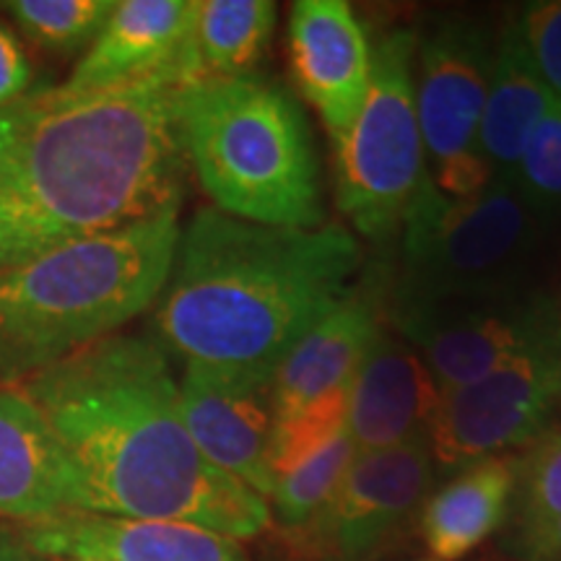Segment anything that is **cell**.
Here are the masks:
<instances>
[{"mask_svg":"<svg viewBox=\"0 0 561 561\" xmlns=\"http://www.w3.org/2000/svg\"><path fill=\"white\" fill-rule=\"evenodd\" d=\"M19 388L70 462L73 512L187 523L234 541L271 525L268 502L193 442L157 339L107 335Z\"/></svg>","mask_w":561,"mask_h":561,"instance_id":"1","label":"cell"},{"mask_svg":"<svg viewBox=\"0 0 561 561\" xmlns=\"http://www.w3.org/2000/svg\"><path fill=\"white\" fill-rule=\"evenodd\" d=\"M185 87L159 76L102 94L42 91L0 164V271L180 206Z\"/></svg>","mask_w":561,"mask_h":561,"instance_id":"2","label":"cell"},{"mask_svg":"<svg viewBox=\"0 0 561 561\" xmlns=\"http://www.w3.org/2000/svg\"><path fill=\"white\" fill-rule=\"evenodd\" d=\"M359 265V244L341 224L263 227L201 208L180 229L157 299V343L185 364L273 377L351 291Z\"/></svg>","mask_w":561,"mask_h":561,"instance_id":"3","label":"cell"},{"mask_svg":"<svg viewBox=\"0 0 561 561\" xmlns=\"http://www.w3.org/2000/svg\"><path fill=\"white\" fill-rule=\"evenodd\" d=\"M180 206L0 271V385H21L146 312L170 278Z\"/></svg>","mask_w":561,"mask_h":561,"instance_id":"4","label":"cell"},{"mask_svg":"<svg viewBox=\"0 0 561 561\" xmlns=\"http://www.w3.org/2000/svg\"><path fill=\"white\" fill-rule=\"evenodd\" d=\"M180 130L214 208L263 227H322L312 130L284 87L255 76L187 83Z\"/></svg>","mask_w":561,"mask_h":561,"instance_id":"5","label":"cell"},{"mask_svg":"<svg viewBox=\"0 0 561 561\" xmlns=\"http://www.w3.org/2000/svg\"><path fill=\"white\" fill-rule=\"evenodd\" d=\"M538 221L510 182L447 198L426 180L403 219V276L392 301L517 294Z\"/></svg>","mask_w":561,"mask_h":561,"instance_id":"6","label":"cell"},{"mask_svg":"<svg viewBox=\"0 0 561 561\" xmlns=\"http://www.w3.org/2000/svg\"><path fill=\"white\" fill-rule=\"evenodd\" d=\"M416 47L411 30L385 34L371 50L367 100L333 144L339 206L369 240H385L401 227L430 180L413 87Z\"/></svg>","mask_w":561,"mask_h":561,"instance_id":"7","label":"cell"},{"mask_svg":"<svg viewBox=\"0 0 561 561\" xmlns=\"http://www.w3.org/2000/svg\"><path fill=\"white\" fill-rule=\"evenodd\" d=\"M398 335L409 341L442 396L489 377L517 356L561 339L551 301L517 294L439 301H392Z\"/></svg>","mask_w":561,"mask_h":561,"instance_id":"8","label":"cell"},{"mask_svg":"<svg viewBox=\"0 0 561 561\" xmlns=\"http://www.w3.org/2000/svg\"><path fill=\"white\" fill-rule=\"evenodd\" d=\"M491 58L486 32L466 19L445 21L421 42L419 128L432 159V185L447 198H466L494 180L479 149Z\"/></svg>","mask_w":561,"mask_h":561,"instance_id":"9","label":"cell"},{"mask_svg":"<svg viewBox=\"0 0 561 561\" xmlns=\"http://www.w3.org/2000/svg\"><path fill=\"white\" fill-rule=\"evenodd\" d=\"M561 403V339L517 356L483 380L442 396L430 430L445 471L533 445Z\"/></svg>","mask_w":561,"mask_h":561,"instance_id":"10","label":"cell"},{"mask_svg":"<svg viewBox=\"0 0 561 561\" xmlns=\"http://www.w3.org/2000/svg\"><path fill=\"white\" fill-rule=\"evenodd\" d=\"M432 486L430 439L356 453L328 507L297 533L318 551L359 561L409 520Z\"/></svg>","mask_w":561,"mask_h":561,"instance_id":"11","label":"cell"},{"mask_svg":"<svg viewBox=\"0 0 561 561\" xmlns=\"http://www.w3.org/2000/svg\"><path fill=\"white\" fill-rule=\"evenodd\" d=\"M180 405L198 450L268 502L271 442L276 426L273 377L185 364Z\"/></svg>","mask_w":561,"mask_h":561,"instance_id":"12","label":"cell"},{"mask_svg":"<svg viewBox=\"0 0 561 561\" xmlns=\"http://www.w3.org/2000/svg\"><path fill=\"white\" fill-rule=\"evenodd\" d=\"M289 66L307 102L335 144L346 136L371 76V47L346 0H299L291 5Z\"/></svg>","mask_w":561,"mask_h":561,"instance_id":"13","label":"cell"},{"mask_svg":"<svg viewBox=\"0 0 561 561\" xmlns=\"http://www.w3.org/2000/svg\"><path fill=\"white\" fill-rule=\"evenodd\" d=\"M195 16V0H123L107 24L76 62L60 96L115 91L159 76L187 79L185 47Z\"/></svg>","mask_w":561,"mask_h":561,"instance_id":"14","label":"cell"},{"mask_svg":"<svg viewBox=\"0 0 561 561\" xmlns=\"http://www.w3.org/2000/svg\"><path fill=\"white\" fill-rule=\"evenodd\" d=\"M19 538L50 561H250L240 541L198 525L91 512L26 525Z\"/></svg>","mask_w":561,"mask_h":561,"instance_id":"15","label":"cell"},{"mask_svg":"<svg viewBox=\"0 0 561 561\" xmlns=\"http://www.w3.org/2000/svg\"><path fill=\"white\" fill-rule=\"evenodd\" d=\"M442 392L416 348L401 335H375L348 385L346 432L356 453L430 439Z\"/></svg>","mask_w":561,"mask_h":561,"instance_id":"16","label":"cell"},{"mask_svg":"<svg viewBox=\"0 0 561 561\" xmlns=\"http://www.w3.org/2000/svg\"><path fill=\"white\" fill-rule=\"evenodd\" d=\"M73 512V473L19 385H0V517L21 528Z\"/></svg>","mask_w":561,"mask_h":561,"instance_id":"17","label":"cell"},{"mask_svg":"<svg viewBox=\"0 0 561 561\" xmlns=\"http://www.w3.org/2000/svg\"><path fill=\"white\" fill-rule=\"evenodd\" d=\"M377 333L380 320L375 301L351 289L278 364L273 375L276 419L348 388Z\"/></svg>","mask_w":561,"mask_h":561,"instance_id":"18","label":"cell"},{"mask_svg":"<svg viewBox=\"0 0 561 561\" xmlns=\"http://www.w3.org/2000/svg\"><path fill=\"white\" fill-rule=\"evenodd\" d=\"M551 104V91L533 68L515 24H510L491 58L486 104L479 125V149L491 178L512 185L525 144Z\"/></svg>","mask_w":561,"mask_h":561,"instance_id":"19","label":"cell"},{"mask_svg":"<svg viewBox=\"0 0 561 561\" xmlns=\"http://www.w3.org/2000/svg\"><path fill=\"white\" fill-rule=\"evenodd\" d=\"M515 500V460L486 458L460 468L426 502L421 533L437 561H458L494 536Z\"/></svg>","mask_w":561,"mask_h":561,"instance_id":"20","label":"cell"},{"mask_svg":"<svg viewBox=\"0 0 561 561\" xmlns=\"http://www.w3.org/2000/svg\"><path fill=\"white\" fill-rule=\"evenodd\" d=\"M276 30L271 0H195L185 70L203 79H244L261 66Z\"/></svg>","mask_w":561,"mask_h":561,"instance_id":"21","label":"cell"},{"mask_svg":"<svg viewBox=\"0 0 561 561\" xmlns=\"http://www.w3.org/2000/svg\"><path fill=\"white\" fill-rule=\"evenodd\" d=\"M354 458V442H351L348 432H343L310 460L273 481L268 500L273 502V512H276L280 528L301 533L307 525H312L314 517L333 500L335 489H339L343 473L348 471Z\"/></svg>","mask_w":561,"mask_h":561,"instance_id":"22","label":"cell"},{"mask_svg":"<svg viewBox=\"0 0 561 561\" xmlns=\"http://www.w3.org/2000/svg\"><path fill=\"white\" fill-rule=\"evenodd\" d=\"M3 9L34 45L70 55L89 50L115 11V0H11Z\"/></svg>","mask_w":561,"mask_h":561,"instance_id":"23","label":"cell"},{"mask_svg":"<svg viewBox=\"0 0 561 561\" xmlns=\"http://www.w3.org/2000/svg\"><path fill=\"white\" fill-rule=\"evenodd\" d=\"M346 416L348 388H343L328 392L297 413L276 419L271 442V479H280L331 445L339 434L346 432Z\"/></svg>","mask_w":561,"mask_h":561,"instance_id":"24","label":"cell"},{"mask_svg":"<svg viewBox=\"0 0 561 561\" xmlns=\"http://www.w3.org/2000/svg\"><path fill=\"white\" fill-rule=\"evenodd\" d=\"M538 219L561 214V104L553 102L525 144L512 180Z\"/></svg>","mask_w":561,"mask_h":561,"instance_id":"25","label":"cell"},{"mask_svg":"<svg viewBox=\"0 0 561 561\" xmlns=\"http://www.w3.org/2000/svg\"><path fill=\"white\" fill-rule=\"evenodd\" d=\"M517 515L561 517V432H546L515 460Z\"/></svg>","mask_w":561,"mask_h":561,"instance_id":"26","label":"cell"},{"mask_svg":"<svg viewBox=\"0 0 561 561\" xmlns=\"http://www.w3.org/2000/svg\"><path fill=\"white\" fill-rule=\"evenodd\" d=\"M515 30L553 102L561 104V0L528 3L517 16Z\"/></svg>","mask_w":561,"mask_h":561,"instance_id":"27","label":"cell"},{"mask_svg":"<svg viewBox=\"0 0 561 561\" xmlns=\"http://www.w3.org/2000/svg\"><path fill=\"white\" fill-rule=\"evenodd\" d=\"M507 551L520 561H561V517L517 515Z\"/></svg>","mask_w":561,"mask_h":561,"instance_id":"28","label":"cell"},{"mask_svg":"<svg viewBox=\"0 0 561 561\" xmlns=\"http://www.w3.org/2000/svg\"><path fill=\"white\" fill-rule=\"evenodd\" d=\"M32 62L16 34L0 24V110L13 107L30 96Z\"/></svg>","mask_w":561,"mask_h":561,"instance_id":"29","label":"cell"},{"mask_svg":"<svg viewBox=\"0 0 561 561\" xmlns=\"http://www.w3.org/2000/svg\"><path fill=\"white\" fill-rule=\"evenodd\" d=\"M39 112V94H30L24 102L0 110V164L9 157L24 130L30 128Z\"/></svg>","mask_w":561,"mask_h":561,"instance_id":"30","label":"cell"},{"mask_svg":"<svg viewBox=\"0 0 561 561\" xmlns=\"http://www.w3.org/2000/svg\"><path fill=\"white\" fill-rule=\"evenodd\" d=\"M0 561H50L32 551L21 538H0Z\"/></svg>","mask_w":561,"mask_h":561,"instance_id":"31","label":"cell"},{"mask_svg":"<svg viewBox=\"0 0 561 561\" xmlns=\"http://www.w3.org/2000/svg\"><path fill=\"white\" fill-rule=\"evenodd\" d=\"M434 561H437V559H434Z\"/></svg>","mask_w":561,"mask_h":561,"instance_id":"32","label":"cell"}]
</instances>
